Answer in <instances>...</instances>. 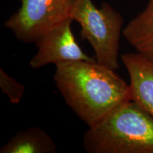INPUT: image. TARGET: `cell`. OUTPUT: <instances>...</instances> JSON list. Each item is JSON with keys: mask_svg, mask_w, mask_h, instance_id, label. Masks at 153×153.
<instances>
[{"mask_svg": "<svg viewBox=\"0 0 153 153\" xmlns=\"http://www.w3.org/2000/svg\"><path fill=\"white\" fill-rule=\"evenodd\" d=\"M55 85L67 105L91 127L123 103L131 100L129 85L97 61L56 65Z\"/></svg>", "mask_w": 153, "mask_h": 153, "instance_id": "obj_1", "label": "cell"}, {"mask_svg": "<svg viewBox=\"0 0 153 153\" xmlns=\"http://www.w3.org/2000/svg\"><path fill=\"white\" fill-rule=\"evenodd\" d=\"M82 143L89 153H153V116L126 101L88 127Z\"/></svg>", "mask_w": 153, "mask_h": 153, "instance_id": "obj_2", "label": "cell"}, {"mask_svg": "<svg viewBox=\"0 0 153 153\" xmlns=\"http://www.w3.org/2000/svg\"><path fill=\"white\" fill-rule=\"evenodd\" d=\"M70 18L79 24L81 38L90 43L97 62L116 71L124 22L122 15L107 2L98 8L91 0H76Z\"/></svg>", "mask_w": 153, "mask_h": 153, "instance_id": "obj_3", "label": "cell"}, {"mask_svg": "<svg viewBox=\"0 0 153 153\" xmlns=\"http://www.w3.org/2000/svg\"><path fill=\"white\" fill-rule=\"evenodd\" d=\"M76 0H21L19 10L4 26L24 43H33L49 30L70 19Z\"/></svg>", "mask_w": 153, "mask_h": 153, "instance_id": "obj_4", "label": "cell"}, {"mask_svg": "<svg viewBox=\"0 0 153 153\" xmlns=\"http://www.w3.org/2000/svg\"><path fill=\"white\" fill-rule=\"evenodd\" d=\"M72 22L71 19H67L44 33L36 42L38 51L29 62L32 68L73 61H97L84 53L77 43L72 33Z\"/></svg>", "mask_w": 153, "mask_h": 153, "instance_id": "obj_5", "label": "cell"}, {"mask_svg": "<svg viewBox=\"0 0 153 153\" xmlns=\"http://www.w3.org/2000/svg\"><path fill=\"white\" fill-rule=\"evenodd\" d=\"M130 77L131 100L153 116V62L138 53L121 55Z\"/></svg>", "mask_w": 153, "mask_h": 153, "instance_id": "obj_6", "label": "cell"}, {"mask_svg": "<svg viewBox=\"0 0 153 153\" xmlns=\"http://www.w3.org/2000/svg\"><path fill=\"white\" fill-rule=\"evenodd\" d=\"M126 41L138 54L153 62V0L132 19L122 32Z\"/></svg>", "mask_w": 153, "mask_h": 153, "instance_id": "obj_7", "label": "cell"}, {"mask_svg": "<svg viewBox=\"0 0 153 153\" xmlns=\"http://www.w3.org/2000/svg\"><path fill=\"white\" fill-rule=\"evenodd\" d=\"M53 139L44 130L31 127L19 131L0 148V153H56Z\"/></svg>", "mask_w": 153, "mask_h": 153, "instance_id": "obj_8", "label": "cell"}, {"mask_svg": "<svg viewBox=\"0 0 153 153\" xmlns=\"http://www.w3.org/2000/svg\"><path fill=\"white\" fill-rule=\"evenodd\" d=\"M0 87L13 104H18L20 102L26 91L22 83L9 76L2 68L0 69Z\"/></svg>", "mask_w": 153, "mask_h": 153, "instance_id": "obj_9", "label": "cell"}]
</instances>
